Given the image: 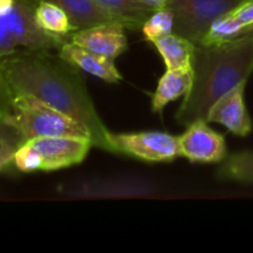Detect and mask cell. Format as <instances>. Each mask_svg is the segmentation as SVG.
I'll return each instance as SVG.
<instances>
[{
    "instance_id": "2",
    "label": "cell",
    "mask_w": 253,
    "mask_h": 253,
    "mask_svg": "<svg viewBox=\"0 0 253 253\" xmlns=\"http://www.w3.org/2000/svg\"><path fill=\"white\" fill-rule=\"evenodd\" d=\"M193 83L175 111L178 125L207 120L210 108L253 73V32L220 44L197 43L192 57Z\"/></svg>"
},
{
    "instance_id": "21",
    "label": "cell",
    "mask_w": 253,
    "mask_h": 253,
    "mask_svg": "<svg viewBox=\"0 0 253 253\" xmlns=\"http://www.w3.org/2000/svg\"><path fill=\"white\" fill-rule=\"evenodd\" d=\"M12 103H14V94L0 67V124H4V121L12 114L14 110Z\"/></svg>"
},
{
    "instance_id": "15",
    "label": "cell",
    "mask_w": 253,
    "mask_h": 253,
    "mask_svg": "<svg viewBox=\"0 0 253 253\" xmlns=\"http://www.w3.org/2000/svg\"><path fill=\"white\" fill-rule=\"evenodd\" d=\"M103 9L120 20L126 29L141 30L155 7L143 0H95Z\"/></svg>"
},
{
    "instance_id": "14",
    "label": "cell",
    "mask_w": 253,
    "mask_h": 253,
    "mask_svg": "<svg viewBox=\"0 0 253 253\" xmlns=\"http://www.w3.org/2000/svg\"><path fill=\"white\" fill-rule=\"evenodd\" d=\"M151 43L156 47L165 61L166 69H182L192 67L195 43L185 37L172 32L153 40Z\"/></svg>"
},
{
    "instance_id": "18",
    "label": "cell",
    "mask_w": 253,
    "mask_h": 253,
    "mask_svg": "<svg viewBox=\"0 0 253 253\" xmlns=\"http://www.w3.org/2000/svg\"><path fill=\"white\" fill-rule=\"evenodd\" d=\"M245 35H249L247 27L230 11L229 14L222 15L212 22L210 29L208 30V32L199 43L220 44L236 40L239 37L245 36Z\"/></svg>"
},
{
    "instance_id": "24",
    "label": "cell",
    "mask_w": 253,
    "mask_h": 253,
    "mask_svg": "<svg viewBox=\"0 0 253 253\" xmlns=\"http://www.w3.org/2000/svg\"><path fill=\"white\" fill-rule=\"evenodd\" d=\"M147 4H150L151 6H153L155 9H160V7H165L167 4L168 0H143Z\"/></svg>"
},
{
    "instance_id": "6",
    "label": "cell",
    "mask_w": 253,
    "mask_h": 253,
    "mask_svg": "<svg viewBox=\"0 0 253 253\" xmlns=\"http://www.w3.org/2000/svg\"><path fill=\"white\" fill-rule=\"evenodd\" d=\"M116 155H126L146 162H172L180 157L178 136L163 131L111 133Z\"/></svg>"
},
{
    "instance_id": "22",
    "label": "cell",
    "mask_w": 253,
    "mask_h": 253,
    "mask_svg": "<svg viewBox=\"0 0 253 253\" xmlns=\"http://www.w3.org/2000/svg\"><path fill=\"white\" fill-rule=\"evenodd\" d=\"M231 12L247 27L249 34L253 32V0H244Z\"/></svg>"
},
{
    "instance_id": "10",
    "label": "cell",
    "mask_w": 253,
    "mask_h": 253,
    "mask_svg": "<svg viewBox=\"0 0 253 253\" xmlns=\"http://www.w3.org/2000/svg\"><path fill=\"white\" fill-rule=\"evenodd\" d=\"M246 84H240L216 100L208 114V123L220 124L240 137L249 136L252 132L253 123L245 103Z\"/></svg>"
},
{
    "instance_id": "19",
    "label": "cell",
    "mask_w": 253,
    "mask_h": 253,
    "mask_svg": "<svg viewBox=\"0 0 253 253\" xmlns=\"http://www.w3.org/2000/svg\"><path fill=\"white\" fill-rule=\"evenodd\" d=\"M173 26H174V17H173L172 11L165 6L156 9L151 14V16L141 27V31L146 41L152 42L158 37L172 34Z\"/></svg>"
},
{
    "instance_id": "17",
    "label": "cell",
    "mask_w": 253,
    "mask_h": 253,
    "mask_svg": "<svg viewBox=\"0 0 253 253\" xmlns=\"http://www.w3.org/2000/svg\"><path fill=\"white\" fill-rule=\"evenodd\" d=\"M216 177L221 180L253 184V151L227 155L217 168Z\"/></svg>"
},
{
    "instance_id": "23",
    "label": "cell",
    "mask_w": 253,
    "mask_h": 253,
    "mask_svg": "<svg viewBox=\"0 0 253 253\" xmlns=\"http://www.w3.org/2000/svg\"><path fill=\"white\" fill-rule=\"evenodd\" d=\"M19 143H15L12 141H6L4 145L0 147V172L7 166L11 165L12 160H14L15 151H16Z\"/></svg>"
},
{
    "instance_id": "3",
    "label": "cell",
    "mask_w": 253,
    "mask_h": 253,
    "mask_svg": "<svg viewBox=\"0 0 253 253\" xmlns=\"http://www.w3.org/2000/svg\"><path fill=\"white\" fill-rule=\"evenodd\" d=\"M32 0H0V58L21 51H58L69 37L44 32L35 20Z\"/></svg>"
},
{
    "instance_id": "9",
    "label": "cell",
    "mask_w": 253,
    "mask_h": 253,
    "mask_svg": "<svg viewBox=\"0 0 253 253\" xmlns=\"http://www.w3.org/2000/svg\"><path fill=\"white\" fill-rule=\"evenodd\" d=\"M125 25L120 22L95 25L74 31L69 41L108 58L116 59L127 49Z\"/></svg>"
},
{
    "instance_id": "16",
    "label": "cell",
    "mask_w": 253,
    "mask_h": 253,
    "mask_svg": "<svg viewBox=\"0 0 253 253\" xmlns=\"http://www.w3.org/2000/svg\"><path fill=\"white\" fill-rule=\"evenodd\" d=\"M35 20L40 29L56 36L71 37V35L77 31L68 14L58 5L48 1L37 2Z\"/></svg>"
},
{
    "instance_id": "25",
    "label": "cell",
    "mask_w": 253,
    "mask_h": 253,
    "mask_svg": "<svg viewBox=\"0 0 253 253\" xmlns=\"http://www.w3.org/2000/svg\"><path fill=\"white\" fill-rule=\"evenodd\" d=\"M1 126H4V125H1ZM6 141H11V140H10L7 136L1 135V132H0V147H1V146L4 145V142H6Z\"/></svg>"
},
{
    "instance_id": "11",
    "label": "cell",
    "mask_w": 253,
    "mask_h": 253,
    "mask_svg": "<svg viewBox=\"0 0 253 253\" xmlns=\"http://www.w3.org/2000/svg\"><path fill=\"white\" fill-rule=\"evenodd\" d=\"M57 53L79 71L91 74L108 83H119L124 78L114 59L94 53L71 41L66 42Z\"/></svg>"
},
{
    "instance_id": "12",
    "label": "cell",
    "mask_w": 253,
    "mask_h": 253,
    "mask_svg": "<svg viewBox=\"0 0 253 253\" xmlns=\"http://www.w3.org/2000/svg\"><path fill=\"white\" fill-rule=\"evenodd\" d=\"M192 83V67L182 69H166L151 98V109L153 113L161 114L168 104L182 96L184 98L189 93Z\"/></svg>"
},
{
    "instance_id": "20",
    "label": "cell",
    "mask_w": 253,
    "mask_h": 253,
    "mask_svg": "<svg viewBox=\"0 0 253 253\" xmlns=\"http://www.w3.org/2000/svg\"><path fill=\"white\" fill-rule=\"evenodd\" d=\"M12 165L22 173L42 170V160L36 150L27 141L20 143L15 151Z\"/></svg>"
},
{
    "instance_id": "1",
    "label": "cell",
    "mask_w": 253,
    "mask_h": 253,
    "mask_svg": "<svg viewBox=\"0 0 253 253\" xmlns=\"http://www.w3.org/2000/svg\"><path fill=\"white\" fill-rule=\"evenodd\" d=\"M0 67L14 96L31 95L66 114L89 131L95 147L116 155L81 72L56 51H21L0 58Z\"/></svg>"
},
{
    "instance_id": "7",
    "label": "cell",
    "mask_w": 253,
    "mask_h": 253,
    "mask_svg": "<svg viewBox=\"0 0 253 253\" xmlns=\"http://www.w3.org/2000/svg\"><path fill=\"white\" fill-rule=\"evenodd\" d=\"M39 152L42 170L63 169L81 165L93 147V141L85 136H53L27 140Z\"/></svg>"
},
{
    "instance_id": "4",
    "label": "cell",
    "mask_w": 253,
    "mask_h": 253,
    "mask_svg": "<svg viewBox=\"0 0 253 253\" xmlns=\"http://www.w3.org/2000/svg\"><path fill=\"white\" fill-rule=\"evenodd\" d=\"M12 106V114L4 125L11 128L20 142L53 136L90 137L89 131L78 121L31 95H15Z\"/></svg>"
},
{
    "instance_id": "8",
    "label": "cell",
    "mask_w": 253,
    "mask_h": 253,
    "mask_svg": "<svg viewBox=\"0 0 253 253\" xmlns=\"http://www.w3.org/2000/svg\"><path fill=\"white\" fill-rule=\"evenodd\" d=\"M180 157L192 163H221L227 157L226 140L209 126L207 120H197L178 136Z\"/></svg>"
},
{
    "instance_id": "5",
    "label": "cell",
    "mask_w": 253,
    "mask_h": 253,
    "mask_svg": "<svg viewBox=\"0 0 253 253\" xmlns=\"http://www.w3.org/2000/svg\"><path fill=\"white\" fill-rule=\"evenodd\" d=\"M244 0H168L166 7L174 17L173 32L199 43L212 22L239 6Z\"/></svg>"
},
{
    "instance_id": "13",
    "label": "cell",
    "mask_w": 253,
    "mask_h": 253,
    "mask_svg": "<svg viewBox=\"0 0 253 253\" xmlns=\"http://www.w3.org/2000/svg\"><path fill=\"white\" fill-rule=\"evenodd\" d=\"M32 1L36 4L40 1H48L58 5L68 14L76 30L86 29L108 22L123 24L120 20L103 9L95 0H32Z\"/></svg>"
}]
</instances>
